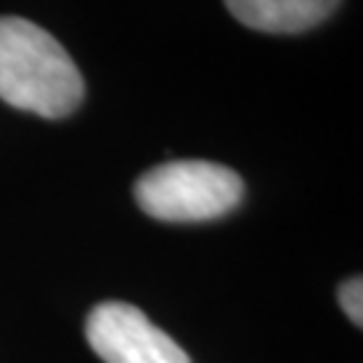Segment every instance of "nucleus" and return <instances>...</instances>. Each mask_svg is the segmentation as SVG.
<instances>
[{"label":"nucleus","instance_id":"nucleus-1","mask_svg":"<svg viewBox=\"0 0 363 363\" xmlns=\"http://www.w3.org/2000/svg\"><path fill=\"white\" fill-rule=\"evenodd\" d=\"M0 100L35 116L65 118L84 100V76L43 27L0 16Z\"/></svg>","mask_w":363,"mask_h":363},{"label":"nucleus","instance_id":"nucleus-5","mask_svg":"<svg viewBox=\"0 0 363 363\" xmlns=\"http://www.w3.org/2000/svg\"><path fill=\"white\" fill-rule=\"evenodd\" d=\"M339 304L345 315L350 318L355 325H363V280L361 277H350L347 283L339 288Z\"/></svg>","mask_w":363,"mask_h":363},{"label":"nucleus","instance_id":"nucleus-3","mask_svg":"<svg viewBox=\"0 0 363 363\" xmlns=\"http://www.w3.org/2000/svg\"><path fill=\"white\" fill-rule=\"evenodd\" d=\"M86 339L105 363H191L175 339L124 301L94 307L86 318Z\"/></svg>","mask_w":363,"mask_h":363},{"label":"nucleus","instance_id":"nucleus-4","mask_svg":"<svg viewBox=\"0 0 363 363\" xmlns=\"http://www.w3.org/2000/svg\"><path fill=\"white\" fill-rule=\"evenodd\" d=\"M237 22L272 35H296L325 22L339 0H223Z\"/></svg>","mask_w":363,"mask_h":363},{"label":"nucleus","instance_id":"nucleus-2","mask_svg":"<svg viewBox=\"0 0 363 363\" xmlns=\"http://www.w3.org/2000/svg\"><path fill=\"white\" fill-rule=\"evenodd\" d=\"M245 194V183L234 169L181 159L148 169L135 183V199L151 218L169 223H196L232 213Z\"/></svg>","mask_w":363,"mask_h":363}]
</instances>
